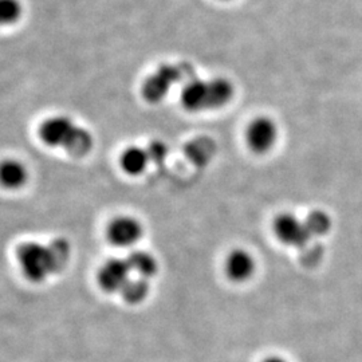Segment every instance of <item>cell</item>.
<instances>
[{
    "instance_id": "6",
    "label": "cell",
    "mask_w": 362,
    "mask_h": 362,
    "mask_svg": "<svg viewBox=\"0 0 362 362\" xmlns=\"http://www.w3.org/2000/svg\"><path fill=\"white\" fill-rule=\"evenodd\" d=\"M246 143L255 153L272 151L278 140L276 124L269 117H257L247 127Z\"/></svg>"
},
{
    "instance_id": "11",
    "label": "cell",
    "mask_w": 362,
    "mask_h": 362,
    "mask_svg": "<svg viewBox=\"0 0 362 362\" xmlns=\"http://www.w3.org/2000/svg\"><path fill=\"white\" fill-rule=\"evenodd\" d=\"M151 161L148 149L139 146L128 148L121 156V167L132 176H137L143 173Z\"/></svg>"
},
{
    "instance_id": "15",
    "label": "cell",
    "mask_w": 362,
    "mask_h": 362,
    "mask_svg": "<svg viewBox=\"0 0 362 362\" xmlns=\"http://www.w3.org/2000/svg\"><path fill=\"white\" fill-rule=\"evenodd\" d=\"M148 153H149V157H151V161L158 164V163H163L165 160L167 153H168V149H167L165 144L153 143L151 144V146L148 149Z\"/></svg>"
},
{
    "instance_id": "13",
    "label": "cell",
    "mask_w": 362,
    "mask_h": 362,
    "mask_svg": "<svg viewBox=\"0 0 362 362\" xmlns=\"http://www.w3.org/2000/svg\"><path fill=\"white\" fill-rule=\"evenodd\" d=\"M148 293H149L148 281L136 276L124 287V290L121 291V296L127 302L136 305V303L143 302L144 299L148 297Z\"/></svg>"
},
{
    "instance_id": "7",
    "label": "cell",
    "mask_w": 362,
    "mask_h": 362,
    "mask_svg": "<svg viewBox=\"0 0 362 362\" xmlns=\"http://www.w3.org/2000/svg\"><path fill=\"white\" fill-rule=\"evenodd\" d=\"M133 275L128 259H110L98 272V284L107 293H121Z\"/></svg>"
},
{
    "instance_id": "1",
    "label": "cell",
    "mask_w": 362,
    "mask_h": 362,
    "mask_svg": "<svg viewBox=\"0 0 362 362\" xmlns=\"http://www.w3.org/2000/svg\"><path fill=\"white\" fill-rule=\"evenodd\" d=\"M69 258L70 246L66 240H55L49 246L28 242L18 250L21 269L33 282H42L52 274L62 270Z\"/></svg>"
},
{
    "instance_id": "12",
    "label": "cell",
    "mask_w": 362,
    "mask_h": 362,
    "mask_svg": "<svg viewBox=\"0 0 362 362\" xmlns=\"http://www.w3.org/2000/svg\"><path fill=\"white\" fill-rule=\"evenodd\" d=\"M130 269L133 274L143 279H151L153 278L158 269L157 260L155 257L146 251H134L128 257Z\"/></svg>"
},
{
    "instance_id": "4",
    "label": "cell",
    "mask_w": 362,
    "mask_h": 362,
    "mask_svg": "<svg viewBox=\"0 0 362 362\" xmlns=\"http://www.w3.org/2000/svg\"><path fill=\"white\" fill-rule=\"evenodd\" d=\"M191 73L192 70L188 65L161 66L155 74L148 78L144 83V98L152 104L161 101L176 82H179Z\"/></svg>"
},
{
    "instance_id": "5",
    "label": "cell",
    "mask_w": 362,
    "mask_h": 362,
    "mask_svg": "<svg viewBox=\"0 0 362 362\" xmlns=\"http://www.w3.org/2000/svg\"><path fill=\"white\" fill-rule=\"evenodd\" d=\"M272 228L281 243L287 246H305L311 236L315 235L308 219L302 221L291 214L279 215L274 221Z\"/></svg>"
},
{
    "instance_id": "2",
    "label": "cell",
    "mask_w": 362,
    "mask_h": 362,
    "mask_svg": "<svg viewBox=\"0 0 362 362\" xmlns=\"http://www.w3.org/2000/svg\"><path fill=\"white\" fill-rule=\"evenodd\" d=\"M39 136L46 145L64 148L77 157L88 155L93 146L90 133L76 125L69 117H52L46 119L39 129Z\"/></svg>"
},
{
    "instance_id": "3",
    "label": "cell",
    "mask_w": 362,
    "mask_h": 362,
    "mask_svg": "<svg viewBox=\"0 0 362 362\" xmlns=\"http://www.w3.org/2000/svg\"><path fill=\"white\" fill-rule=\"evenodd\" d=\"M233 97V83L224 78L192 79L181 91V104L189 112L219 109Z\"/></svg>"
},
{
    "instance_id": "9",
    "label": "cell",
    "mask_w": 362,
    "mask_h": 362,
    "mask_svg": "<svg viewBox=\"0 0 362 362\" xmlns=\"http://www.w3.org/2000/svg\"><path fill=\"white\" fill-rule=\"evenodd\" d=\"M255 269V259L248 251L242 248L233 250L224 260V272L227 278L236 284H242L251 279Z\"/></svg>"
},
{
    "instance_id": "14",
    "label": "cell",
    "mask_w": 362,
    "mask_h": 362,
    "mask_svg": "<svg viewBox=\"0 0 362 362\" xmlns=\"http://www.w3.org/2000/svg\"><path fill=\"white\" fill-rule=\"evenodd\" d=\"M23 13L19 0H0V27L16 23Z\"/></svg>"
},
{
    "instance_id": "8",
    "label": "cell",
    "mask_w": 362,
    "mask_h": 362,
    "mask_svg": "<svg viewBox=\"0 0 362 362\" xmlns=\"http://www.w3.org/2000/svg\"><path fill=\"white\" fill-rule=\"evenodd\" d=\"M141 236L143 226L139 220L132 216L116 218L107 227V238L115 246H133L140 240Z\"/></svg>"
},
{
    "instance_id": "16",
    "label": "cell",
    "mask_w": 362,
    "mask_h": 362,
    "mask_svg": "<svg viewBox=\"0 0 362 362\" xmlns=\"http://www.w3.org/2000/svg\"><path fill=\"white\" fill-rule=\"evenodd\" d=\"M263 362H287L285 358L282 357H278V356H272V357H267Z\"/></svg>"
},
{
    "instance_id": "10",
    "label": "cell",
    "mask_w": 362,
    "mask_h": 362,
    "mask_svg": "<svg viewBox=\"0 0 362 362\" xmlns=\"http://www.w3.org/2000/svg\"><path fill=\"white\" fill-rule=\"evenodd\" d=\"M28 180V170L23 163L7 158L0 163V184L7 189H19Z\"/></svg>"
}]
</instances>
